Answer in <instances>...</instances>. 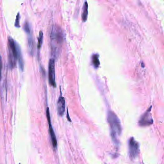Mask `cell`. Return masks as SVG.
Instances as JSON below:
<instances>
[{"instance_id":"9c48e42d","label":"cell","mask_w":164,"mask_h":164,"mask_svg":"<svg viewBox=\"0 0 164 164\" xmlns=\"http://www.w3.org/2000/svg\"><path fill=\"white\" fill-rule=\"evenodd\" d=\"M88 14V4L86 1L84 2L82 13V19L83 22L86 21Z\"/></svg>"},{"instance_id":"5b68a950","label":"cell","mask_w":164,"mask_h":164,"mask_svg":"<svg viewBox=\"0 0 164 164\" xmlns=\"http://www.w3.org/2000/svg\"><path fill=\"white\" fill-rule=\"evenodd\" d=\"M152 106H151L149 109L146 111V112L141 117L139 121L140 126L142 127L148 126L153 123V119L151 114V109Z\"/></svg>"},{"instance_id":"ba28073f","label":"cell","mask_w":164,"mask_h":164,"mask_svg":"<svg viewBox=\"0 0 164 164\" xmlns=\"http://www.w3.org/2000/svg\"><path fill=\"white\" fill-rule=\"evenodd\" d=\"M65 100L62 95L59 96L57 104V112L59 116H63L65 110Z\"/></svg>"},{"instance_id":"8992f818","label":"cell","mask_w":164,"mask_h":164,"mask_svg":"<svg viewBox=\"0 0 164 164\" xmlns=\"http://www.w3.org/2000/svg\"><path fill=\"white\" fill-rule=\"evenodd\" d=\"M49 80L51 85L56 87L55 60L54 59H51L49 64Z\"/></svg>"},{"instance_id":"7c38bea8","label":"cell","mask_w":164,"mask_h":164,"mask_svg":"<svg viewBox=\"0 0 164 164\" xmlns=\"http://www.w3.org/2000/svg\"><path fill=\"white\" fill-rule=\"evenodd\" d=\"M24 30L27 33L30 34L31 33V28H30V25L29 23H26L24 25Z\"/></svg>"},{"instance_id":"3957f363","label":"cell","mask_w":164,"mask_h":164,"mask_svg":"<svg viewBox=\"0 0 164 164\" xmlns=\"http://www.w3.org/2000/svg\"><path fill=\"white\" fill-rule=\"evenodd\" d=\"M51 39L54 44L60 46L63 41V34L62 30L57 27H53L51 32Z\"/></svg>"},{"instance_id":"52a82bcc","label":"cell","mask_w":164,"mask_h":164,"mask_svg":"<svg viewBox=\"0 0 164 164\" xmlns=\"http://www.w3.org/2000/svg\"><path fill=\"white\" fill-rule=\"evenodd\" d=\"M47 118L48 121L50 133L51 138L52 140V143L54 147H56L57 142L56 138L55 135L52 127L51 120L50 114L49 109L48 107L47 109L46 110Z\"/></svg>"},{"instance_id":"277c9868","label":"cell","mask_w":164,"mask_h":164,"mask_svg":"<svg viewBox=\"0 0 164 164\" xmlns=\"http://www.w3.org/2000/svg\"><path fill=\"white\" fill-rule=\"evenodd\" d=\"M128 145L129 157L132 159H135L139 155V143L132 137L128 141Z\"/></svg>"},{"instance_id":"8fae6325","label":"cell","mask_w":164,"mask_h":164,"mask_svg":"<svg viewBox=\"0 0 164 164\" xmlns=\"http://www.w3.org/2000/svg\"><path fill=\"white\" fill-rule=\"evenodd\" d=\"M43 33L42 31H41L39 33V37L38 38V49H40L41 48L42 45V41H43Z\"/></svg>"},{"instance_id":"4fadbf2b","label":"cell","mask_w":164,"mask_h":164,"mask_svg":"<svg viewBox=\"0 0 164 164\" xmlns=\"http://www.w3.org/2000/svg\"><path fill=\"white\" fill-rule=\"evenodd\" d=\"M19 20H20V15L19 13H18L17 15V17H16V22H15V26L17 27H20V25H19Z\"/></svg>"},{"instance_id":"5bb4252c","label":"cell","mask_w":164,"mask_h":164,"mask_svg":"<svg viewBox=\"0 0 164 164\" xmlns=\"http://www.w3.org/2000/svg\"><path fill=\"white\" fill-rule=\"evenodd\" d=\"M2 59L1 56L0 55V80L2 79Z\"/></svg>"},{"instance_id":"30bf717a","label":"cell","mask_w":164,"mask_h":164,"mask_svg":"<svg viewBox=\"0 0 164 164\" xmlns=\"http://www.w3.org/2000/svg\"><path fill=\"white\" fill-rule=\"evenodd\" d=\"M92 63L95 68L97 69L100 65V61L99 59V55H94L92 56Z\"/></svg>"},{"instance_id":"7a4b0ae2","label":"cell","mask_w":164,"mask_h":164,"mask_svg":"<svg viewBox=\"0 0 164 164\" xmlns=\"http://www.w3.org/2000/svg\"><path fill=\"white\" fill-rule=\"evenodd\" d=\"M9 45L10 48L9 63L11 66L14 67L16 64V60L18 59V44L15 42L12 38L8 39Z\"/></svg>"},{"instance_id":"6da1fadb","label":"cell","mask_w":164,"mask_h":164,"mask_svg":"<svg viewBox=\"0 0 164 164\" xmlns=\"http://www.w3.org/2000/svg\"><path fill=\"white\" fill-rule=\"evenodd\" d=\"M107 121L110 128L111 135L115 143H118V138L121 134L122 128L119 118L113 112L109 111L108 113Z\"/></svg>"}]
</instances>
